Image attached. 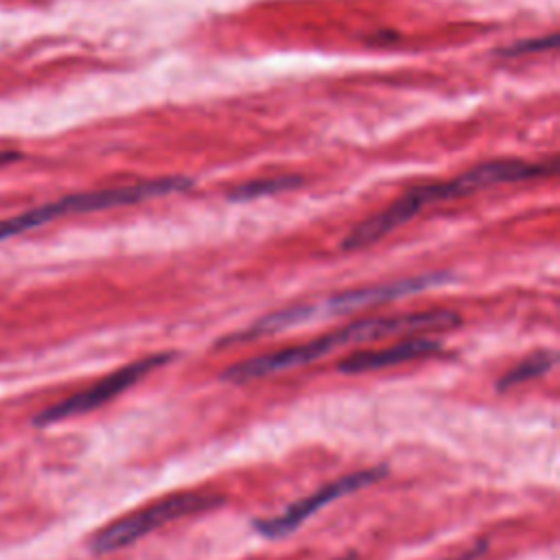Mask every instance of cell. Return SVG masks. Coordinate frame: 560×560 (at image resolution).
I'll return each mask as SVG.
<instances>
[{"mask_svg":"<svg viewBox=\"0 0 560 560\" xmlns=\"http://www.w3.org/2000/svg\"><path fill=\"white\" fill-rule=\"evenodd\" d=\"M171 359H173V352H158V354H149L144 359H138V361H133L125 368H118L116 372L103 376L101 381L92 383L83 392H77V394L63 398L61 402L39 411V416L35 418V424L46 427V424H52V422H61V420H68V418L90 413V411L103 407L105 402L114 400L118 394L133 387L138 381H142L147 374L162 368Z\"/></svg>","mask_w":560,"mask_h":560,"instance_id":"5","label":"cell"},{"mask_svg":"<svg viewBox=\"0 0 560 560\" xmlns=\"http://www.w3.org/2000/svg\"><path fill=\"white\" fill-rule=\"evenodd\" d=\"M339 560H354V556H346V558H339Z\"/></svg>","mask_w":560,"mask_h":560,"instance_id":"13","label":"cell"},{"mask_svg":"<svg viewBox=\"0 0 560 560\" xmlns=\"http://www.w3.org/2000/svg\"><path fill=\"white\" fill-rule=\"evenodd\" d=\"M385 475H387V466H374V468H363V470H354L343 477H337V479L328 481L326 486L317 488L315 492L291 503L282 514H276L269 518H256L254 529L265 538H284V536L293 534L304 521H308L322 508L335 503L337 499H341L346 494L359 492L361 488L374 486Z\"/></svg>","mask_w":560,"mask_h":560,"instance_id":"6","label":"cell"},{"mask_svg":"<svg viewBox=\"0 0 560 560\" xmlns=\"http://www.w3.org/2000/svg\"><path fill=\"white\" fill-rule=\"evenodd\" d=\"M547 173H553V168H545L542 164H529L521 160H492L483 162L451 182H435V184H422L411 190H407L402 197H398L394 203H389L385 210H381L374 217H368L359 225H354L348 236L343 238L341 247L346 252H359L363 247H370L385 238L396 228L409 223L422 208L448 199H457L464 195H472L479 188L508 184V182H523V179H536Z\"/></svg>","mask_w":560,"mask_h":560,"instance_id":"2","label":"cell"},{"mask_svg":"<svg viewBox=\"0 0 560 560\" xmlns=\"http://www.w3.org/2000/svg\"><path fill=\"white\" fill-rule=\"evenodd\" d=\"M553 363H556V354H553L551 350L534 352V354L525 357L523 361H518L512 370H508V372L499 378L497 387H499V392H505V389H512V387H516V385H523V383H527V381H532V378L542 376L545 372H549V370L553 368Z\"/></svg>","mask_w":560,"mask_h":560,"instance_id":"9","label":"cell"},{"mask_svg":"<svg viewBox=\"0 0 560 560\" xmlns=\"http://www.w3.org/2000/svg\"><path fill=\"white\" fill-rule=\"evenodd\" d=\"M440 350H442V341L431 339L427 335H409V337H400V341L389 343L385 348L352 352L339 361L337 370L343 374H365V372L387 370L413 359L431 357Z\"/></svg>","mask_w":560,"mask_h":560,"instance_id":"8","label":"cell"},{"mask_svg":"<svg viewBox=\"0 0 560 560\" xmlns=\"http://www.w3.org/2000/svg\"><path fill=\"white\" fill-rule=\"evenodd\" d=\"M453 276L448 273H424V276H411V278H398V280H387L378 284H370L363 289H352L337 293L332 298H326L319 304H302L304 322L317 315H343L352 311H361L368 306H381L400 298H409L416 293H422L427 289L440 287L444 282H451Z\"/></svg>","mask_w":560,"mask_h":560,"instance_id":"7","label":"cell"},{"mask_svg":"<svg viewBox=\"0 0 560 560\" xmlns=\"http://www.w3.org/2000/svg\"><path fill=\"white\" fill-rule=\"evenodd\" d=\"M190 186H192V179H188V177H164V179H151V182H140V184H129V186L68 195L57 201L26 210L22 214L0 219V243L7 238L20 236L24 232H31L35 228H42L61 217L98 212V210H109V208H118V206H131V203L149 201L155 197L184 192Z\"/></svg>","mask_w":560,"mask_h":560,"instance_id":"3","label":"cell"},{"mask_svg":"<svg viewBox=\"0 0 560 560\" xmlns=\"http://www.w3.org/2000/svg\"><path fill=\"white\" fill-rule=\"evenodd\" d=\"M219 505H223V497L219 494H203V492L171 494L138 512L125 514L112 521L109 525H105L103 529H98L90 538V549L94 553H109V551L129 547L168 523L214 510Z\"/></svg>","mask_w":560,"mask_h":560,"instance_id":"4","label":"cell"},{"mask_svg":"<svg viewBox=\"0 0 560 560\" xmlns=\"http://www.w3.org/2000/svg\"><path fill=\"white\" fill-rule=\"evenodd\" d=\"M462 322L459 313L451 308H431V311H409V313H392V315H374L363 317L352 324H346L337 330L324 332L306 343L287 346L280 350H271L245 361H238L223 370V381L230 383H249L258 378H267L273 374H282L289 370L306 368L326 354H332L341 348L381 341L389 337H409V335H429L440 330H451Z\"/></svg>","mask_w":560,"mask_h":560,"instance_id":"1","label":"cell"},{"mask_svg":"<svg viewBox=\"0 0 560 560\" xmlns=\"http://www.w3.org/2000/svg\"><path fill=\"white\" fill-rule=\"evenodd\" d=\"M558 44V35L551 33L547 37H538V39H529V42H518L514 46H508L501 50V55L514 57V55H525V52H542V50H553Z\"/></svg>","mask_w":560,"mask_h":560,"instance_id":"11","label":"cell"},{"mask_svg":"<svg viewBox=\"0 0 560 560\" xmlns=\"http://www.w3.org/2000/svg\"><path fill=\"white\" fill-rule=\"evenodd\" d=\"M302 179L295 175H282V177H267V179H256V182H247L236 186L234 190H230V199L232 201H252V199H260V197H269V195H278L284 190H291L295 186H300Z\"/></svg>","mask_w":560,"mask_h":560,"instance_id":"10","label":"cell"},{"mask_svg":"<svg viewBox=\"0 0 560 560\" xmlns=\"http://www.w3.org/2000/svg\"><path fill=\"white\" fill-rule=\"evenodd\" d=\"M486 549H488V540H479V542H475L472 547L459 551L457 556H453V558H448V560H479Z\"/></svg>","mask_w":560,"mask_h":560,"instance_id":"12","label":"cell"}]
</instances>
